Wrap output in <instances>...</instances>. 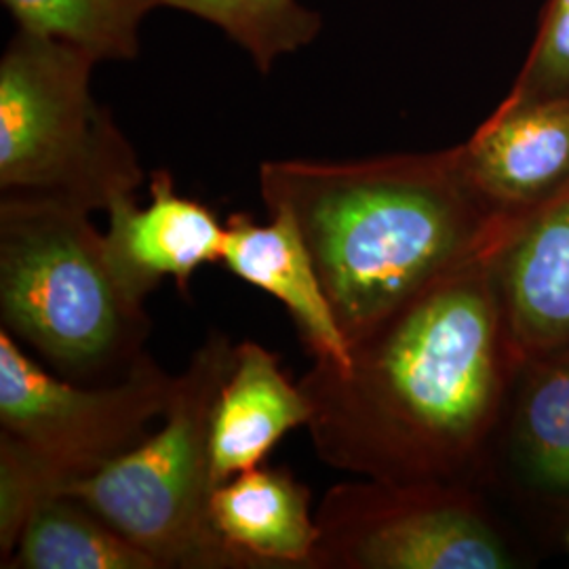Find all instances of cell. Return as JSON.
<instances>
[{
	"instance_id": "cell-1",
	"label": "cell",
	"mask_w": 569,
	"mask_h": 569,
	"mask_svg": "<svg viewBox=\"0 0 569 569\" xmlns=\"http://www.w3.org/2000/svg\"><path fill=\"white\" fill-rule=\"evenodd\" d=\"M493 249L357 338L346 366L315 361L306 371V428L323 465L388 483L470 486L521 369Z\"/></svg>"
},
{
	"instance_id": "cell-2",
	"label": "cell",
	"mask_w": 569,
	"mask_h": 569,
	"mask_svg": "<svg viewBox=\"0 0 569 569\" xmlns=\"http://www.w3.org/2000/svg\"><path fill=\"white\" fill-rule=\"evenodd\" d=\"M268 213L305 237L348 348L428 284L500 243L512 218L468 186L458 148L355 163L268 161Z\"/></svg>"
},
{
	"instance_id": "cell-3",
	"label": "cell",
	"mask_w": 569,
	"mask_h": 569,
	"mask_svg": "<svg viewBox=\"0 0 569 569\" xmlns=\"http://www.w3.org/2000/svg\"><path fill=\"white\" fill-rule=\"evenodd\" d=\"M146 302L122 281L89 211L2 192L0 321L60 376L117 382L146 350Z\"/></svg>"
},
{
	"instance_id": "cell-4",
	"label": "cell",
	"mask_w": 569,
	"mask_h": 569,
	"mask_svg": "<svg viewBox=\"0 0 569 569\" xmlns=\"http://www.w3.org/2000/svg\"><path fill=\"white\" fill-rule=\"evenodd\" d=\"M150 355L117 382L53 376L0 327V550L16 549L42 500L100 472L150 435L176 392Z\"/></svg>"
},
{
	"instance_id": "cell-5",
	"label": "cell",
	"mask_w": 569,
	"mask_h": 569,
	"mask_svg": "<svg viewBox=\"0 0 569 569\" xmlns=\"http://www.w3.org/2000/svg\"><path fill=\"white\" fill-rule=\"evenodd\" d=\"M234 346L211 329L176 378L163 427L63 491L159 569H241L211 521V413L234 363Z\"/></svg>"
},
{
	"instance_id": "cell-6",
	"label": "cell",
	"mask_w": 569,
	"mask_h": 569,
	"mask_svg": "<svg viewBox=\"0 0 569 569\" xmlns=\"http://www.w3.org/2000/svg\"><path fill=\"white\" fill-rule=\"evenodd\" d=\"M98 60L20 30L0 61V190L108 211L142 186L133 146L91 96Z\"/></svg>"
},
{
	"instance_id": "cell-7",
	"label": "cell",
	"mask_w": 569,
	"mask_h": 569,
	"mask_svg": "<svg viewBox=\"0 0 569 569\" xmlns=\"http://www.w3.org/2000/svg\"><path fill=\"white\" fill-rule=\"evenodd\" d=\"M310 569H510L519 561L465 483L346 481L315 512Z\"/></svg>"
},
{
	"instance_id": "cell-8",
	"label": "cell",
	"mask_w": 569,
	"mask_h": 569,
	"mask_svg": "<svg viewBox=\"0 0 569 569\" xmlns=\"http://www.w3.org/2000/svg\"><path fill=\"white\" fill-rule=\"evenodd\" d=\"M491 272L519 367L569 350V186L510 220Z\"/></svg>"
},
{
	"instance_id": "cell-9",
	"label": "cell",
	"mask_w": 569,
	"mask_h": 569,
	"mask_svg": "<svg viewBox=\"0 0 569 569\" xmlns=\"http://www.w3.org/2000/svg\"><path fill=\"white\" fill-rule=\"evenodd\" d=\"M456 148L468 186L493 213L526 216L569 186V96L502 100Z\"/></svg>"
},
{
	"instance_id": "cell-10",
	"label": "cell",
	"mask_w": 569,
	"mask_h": 569,
	"mask_svg": "<svg viewBox=\"0 0 569 569\" xmlns=\"http://www.w3.org/2000/svg\"><path fill=\"white\" fill-rule=\"evenodd\" d=\"M106 213L112 262L143 302L163 279L186 293L201 266L222 262L226 224L207 204L178 194L164 169L150 178V203L140 207L136 194L121 197Z\"/></svg>"
},
{
	"instance_id": "cell-11",
	"label": "cell",
	"mask_w": 569,
	"mask_h": 569,
	"mask_svg": "<svg viewBox=\"0 0 569 569\" xmlns=\"http://www.w3.org/2000/svg\"><path fill=\"white\" fill-rule=\"evenodd\" d=\"M268 216V224H258L249 213L228 218L222 262L234 277L284 306L315 361L346 366L350 359L348 342L333 317L302 232L283 211Z\"/></svg>"
},
{
	"instance_id": "cell-12",
	"label": "cell",
	"mask_w": 569,
	"mask_h": 569,
	"mask_svg": "<svg viewBox=\"0 0 569 569\" xmlns=\"http://www.w3.org/2000/svg\"><path fill=\"white\" fill-rule=\"evenodd\" d=\"M308 420L310 403L300 382L287 378L281 357L251 340L234 346V363L211 413L213 486L264 465L284 435Z\"/></svg>"
},
{
	"instance_id": "cell-13",
	"label": "cell",
	"mask_w": 569,
	"mask_h": 569,
	"mask_svg": "<svg viewBox=\"0 0 569 569\" xmlns=\"http://www.w3.org/2000/svg\"><path fill=\"white\" fill-rule=\"evenodd\" d=\"M211 521L241 569H310L319 542L310 489L284 468H249L211 496Z\"/></svg>"
},
{
	"instance_id": "cell-14",
	"label": "cell",
	"mask_w": 569,
	"mask_h": 569,
	"mask_svg": "<svg viewBox=\"0 0 569 569\" xmlns=\"http://www.w3.org/2000/svg\"><path fill=\"white\" fill-rule=\"evenodd\" d=\"M510 403L517 481L545 502L569 507V350L521 367Z\"/></svg>"
},
{
	"instance_id": "cell-15",
	"label": "cell",
	"mask_w": 569,
	"mask_h": 569,
	"mask_svg": "<svg viewBox=\"0 0 569 569\" xmlns=\"http://www.w3.org/2000/svg\"><path fill=\"white\" fill-rule=\"evenodd\" d=\"M4 569H159L74 496L42 500L21 529Z\"/></svg>"
},
{
	"instance_id": "cell-16",
	"label": "cell",
	"mask_w": 569,
	"mask_h": 569,
	"mask_svg": "<svg viewBox=\"0 0 569 569\" xmlns=\"http://www.w3.org/2000/svg\"><path fill=\"white\" fill-rule=\"evenodd\" d=\"M28 30L68 42L96 60H131L143 18L163 0H2Z\"/></svg>"
},
{
	"instance_id": "cell-17",
	"label": "cell",
	"mask_w": 569,
	"mask_h": 569,
	"mask_svg": "<svg viewBox=\"0 0 569 569\" xmlns=\"http://www.w3.org/2000/svg\"><path fill=\"white\" fill-rule=\"evenodd\" d=\"M163 4L222 28L262 72L315 41L321 30L319 13L300 0H163Z\"/></svg>"
},
{
	"instance_id": "cell-18",
	"label": "cell",
	"mask_w": 569,
	"mask_h": 569,
	"mask_svg": "<svg viewBox=\"0 0 569 569\" xmlns=\"http://www.w3.org/2000/svg\"><path fill=\"white\" fill-rule=\"evenodd\" d=\"M569 96V0H549L536 41L505 102Z\"/></svg>"
},
{
	"instance_id": "cell-19",
	"label": "cell",
	"mask_w": 569,
	"mask_h": 569,
	"mask_svg": "<svg viewBox=\"0 0 569 569\" xmlns=\"http://www.w3.org/2000/svg\"><path fill=\"white\" fill-rule=\"evenodd\" d=\"M568 547H569V531H568Z\"/></svg>"
}]
</instances>
